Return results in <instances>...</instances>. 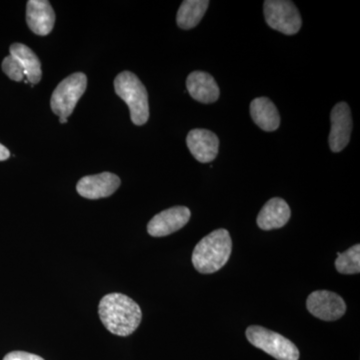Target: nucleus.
<instances>
[{
    "instance_id": "obj_1",
    "label": "nucleus",
    "mask_w": 360,
    "mask_h": 360,
    "mask_svg": "<svg viewBox=\"0 0 360 360\" xmlns=\"http://www.w3.org/2000/svg\"><path fill=\"white\" fill-rule=\"evenodd\" d=\"M98 314L104 328L112 335L129 336L141 324V307L134 300L122 293H110L101 298Z\"/></svg>"
},
{
    "instance_id": "obj_2",
    "label": "nucleus",
    "mask_w": 360,
    "mask_h": 360,
    "mask_svg": "<svg viewBox=\"0 0 360 360\" xmlns=\"http://www.w3.org/2000/svg\"><path fill=\"white\" fill-rule=\"evenodd\" d=\"M232 250L231 234L224 229H217L196 245L193 253L194 269L203 274H214L229 262Z\"/></svg>"
},
{
    "instance_id": "obj_3",
    "label": "nucleus",
    "mask_w": 360,
    "mask_h": 360,
    "mask_svg": "<svg viewBox=\"0 0 360 360\" xmlns=\"http://www.w3.org/2000/svg\"><path fill=\"white\" fill-rule=\"evenodd\" d=\"M115 89L129 106L131 122L146 124L149 118L148 94L141 79L130 71H123L115 79Z\"/></svg>"
},
{
    "instance_id": "obj_4",
    "label": "nucleus",
    "mask_w": 360,
    "mask_h": 360,
    "mask_svg": "<svg viewBox=\"0 0 360 360\" xmlns=\"http://www.w3.org/2000/svg\"><path fill=\"white\" fill-rule=\"evenodd\" d=\"M246 338L253 347L264 350L277 360L300 359V350L292 341L269 329L262 326H250L246 329Z\"/></svg>"
},
{
    "instance_id": "obj_5",
    "label": "nucleus",
    "mask_w": 360,
    "mask_h": 360,
    "mask_svg": "<svg viewBox=\"0 0 360 360\" xmlns=\"http://www.w3.org/2000/svg\"><path fill=\"white\" fill-rule=\"evenodd\" d=\"M87 86L84 73L77 72L63 79L54 89L51 99V110L59 117L68 118L73 112Z\"/></svg>"
},
{
    "instance_id": "obj_6",
    "label": "nucleus",
    "mask_w": 360,
    "mask_h": 360,
    "mask_svg": "<svg viewBox=\"0 0 360 360\" xmlns=\"http://www.w3.org/2000/svg\"><path fill=\"white\" fill-rule=\"evenodd\" d=\"M264 11L265 21L272 30L286 35L300 32L302 20L295 4L288 0H266Z\"/></svg>"
},
{
    "instance_id": "obj_7",
    "label": "nucleus",
    "mask_w": 360,
    "mask_h": 360,
    "mask_svg": "<svg viewBox=\"0 0 360 360\" xmlns=\"http://www.w3.org/2000/svg\"><path fill=\"white\" fill-rule=\"evenodd\" d=\"M310 314L321 321H338L347 311V304L340 295L328 290H317L309 296L307 302Z\"/></svg>"
},
{
    "instance_id": "obj_8",
    "label": "nucleus",
    "mask_w": 360,
    "mask_h": 360,
    "mask_svg": "<svg viewBox=\"0 0 360 360\" xmlns=\"http://www.w3.org/2000/svg\"><path fill=\"white\" fill-rule=\"evenodd\" d=\"M330 120L329 146L333 153H340L349 143L352 131V111L348 104L345 103L336 104L331 111Z\"/></svg>"
},
{
    "instance_id": "obj_9",
    "label": "nucleus",
    "mask_w": 360,
    "mask_h": 360,
    "mask_svg": "<svg viewBox=\"0 0 360 360\" xmlns=\"http://www.w3.org/2000/svg\"><path fill=\"white\" fill-rule=\"evenodd\" d=\"M191 215V210L186 206H174L163 210L149 221L148 233L155 238L169 236L186 226Z\"/></svg>"
},
{
    "instance_id": "obj_10",
    "label": "nucleus",
    "mask_w": 360,
    "mask_h": 360,
    "mask_svg": "<svg viewBox=\"0 0 360 360\" xmlns=\"http://www.w3.org/2000/svg\"><path fill=\"white\" fill-rule=\"evenodd\" d=\"M120 179L111 172L87 175L78 181L77 193L87 200H99L112 195L120 186Z\"/></svg>"
},
{
    "instance_id": "obj_11",
    "label": "nucleus",
    "mask_w": 360,
    "mask_h": 360,
    "mask_svg": "<svg viewBox=\"0 0 360 360\" xmlns=\"http://www.w3.org/2000/svg\"><path fill=\"white\" fill-rule=\"evenodd\" d=\"M189 151L201 163L212 162L219 155V139L207 129H193L186 137Z\"/></svg>"
},
{
    "instance_id": "obj_12",
    "label": "nucleus",
    "mask_w": 360,
    "mask_h": 360,
    "mask_svg": "<svg viewBox=\"0 0 360 360\" xmlns=\"http://www.w3.org/2000/svg\"><path fill=\"white\" fill-rule=\"evenodd\" d=\"M26 22L35 34L40 37L49 34L56 22V13L51 2L46 0H30L26 6Z\"/></svg>"
},
{
    "instance_id": "obj_13",
    "label": "nucleus",
    "mask_w": 360,
    "mask_h": 360,
    "mask_svg": "<svg viewBox=\"0 0 360 360\" xmlns=\"http://www.w3.org/2000/svg\"><path fill=\"white\" fill-rule=\"evenodd\" d=\"M188 94L198 103H215L219 97V87L214 78L205 71H193L186 79Z\"/></svg>"
},
{
    "instance_id": "obj_14",
    "label": "nucleus",
    "mask_w": 360,
    "mask_h": 360,
    "mask_svg": "<svg viewBox=\"0 0 360 360\" xmlns=\"http://www.w3.org/2000/svg\"><path fill=\"white\" fill-rule=\"evenodd\" d=\"M290 215V205L285 200L279 198H271L258 213L257 225L262 231L281 229L288 224Z\"/></svg>"
},
{
    "instance_id": "obj_15",
    "label": "nucleus",
    "mask_w": 360,
    "mask_h": 360,
    "mask_svg": "<svg viewBox=\"0 0 360 360\" xmlns=\"http://www.w3.org/2000/svg\"><path fill=\"white\" fill-rule=\"evenodd\" d=\"M250 115L258 127L267 132L276 131L281 125L276 106L266 97H258L250 103Z\"/></svg>"
},
{
    "instance_id": "obj_16",
    "label": "nucleus",
    "mask_w": 360,
    "mask_h": 360,
    "mask_svg": "<svg viewBox=\"0 0 360 360\" xmlns=\"http://www.w3.org/2000/svg\"><path fill=\"white\" fill-rule=\"evenodd\" d=\"M11 56H13L22 66L25 75L28 82L32 84H39L42 77L41 63L37 54L22 44L11 45Z\"/></svg>"
},
{
    "instance_id": "obj_17",
    "label": "nucleus",
    "mask_w": 360,
    "mask_h": 360,
    "mask_svg": "<svg viewBox=\"0 0 360 360\" xmlns=\"http://www.w3.org/2000/svg\"><path fill=\"white\" fill-rule=\"evenodd\" d=\"M208 6V0H186L182 2L176 15L177 25L186 30L195 27L202 20Z\"/></svg>"
},
{
    "instance_id": "obj_18",
    "label": "nucleus",
    "mask_w": 360,
    "mask_h": 360,
    "mask_svg": "<svg viewBox=\"0 0 360 360\" xmlns=\"http://www.w3.org/2000/svg\"><path fill=\"white\" fill-rule=\"evenodd\" d=\"M335 267L340 274H356L360 271V245L352 246L343 253H338Z\"/></svg>"
},
{
    "instance_id": "obj_19",
    "label": "nucleus",
    "mask_w": 360,
    "mask_h": 360,
    "mask_svg": "<svg viewBox=\"0 0 360 360\" xmlns=\"http://www.w3.org/2000/svg\"><path fill=\"white\" fill-rule=\"evenodd\" d=\"M1 68L7 77L11 78V80H14V82H21L23 77H25L22 66L11 54L4 59Z\"/></svg>"
},
{
    "instance_id": "obj_20",
    "label": "nucleus",
    "mask_w": 360,
    "mask_h": 360,
    "mask_svg": "<svg viewBox=\"0 0 360 360\" xmlns=\"http://www.w3.org/2000/svg\"><path fill=\"white\" fill-rule=\"evenodd\" d=\"M4 360H44L37 354H28L25 352H13L6 354Z\"/></svg>"
},
{
    "instance_id": "obj_21",
    "label": "nucleus",
    "mask_w": 360,
    "mask_h": 360,
    "mask_svg": "<svg viewBox=\"0 0 360 360\" xmlns=\"http://www.w3.org/2000/svg\"><path fill=\"white\" fill-rule=\"evenodd\" d=\"M9 156H11V153H9L8 149L0 143V161L8 160Z\"/></svg>"
},
{
    "instance_id": "obj_22",
    "label": "nucleus",
    "mask_w": 360,
    "mask_h": 360,
    "mask_svg": "<svg viewBox=\"0 0 360 360\" xmlns=\"http://www.w3.org/2000/svg\"><path fill=\"white\" fill-rule=\"evenodd\" d=\"M59 122H60L61 124H65V123H68V118L59 117Z\"/></svg>"
}]
</instances>
